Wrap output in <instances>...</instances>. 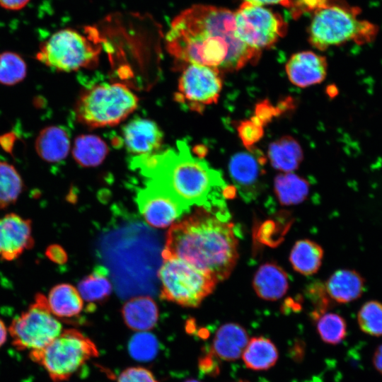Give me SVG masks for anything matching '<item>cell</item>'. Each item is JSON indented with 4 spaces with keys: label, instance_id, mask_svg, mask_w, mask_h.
I'll return each instance as SVG.
<instances>
[{
    "label": "cell",
    "instance_id": "obj_38",
    "mask_svg": "<svg viewBox=\"0 0 382 382\" xmlns=\"http://www.w3.org/2000/svg\"><path fill=\"white\" fill-rule=\"evenodd\" d=\"M46 256L53 262L64 264L67 260V254L64 248L57 244L51 245L46 249Z\"/></svg>",
    "mask_w": 382,
    "mask_h": 382
},
{
    "label": "cell",
    "instance_id": "obj_12",
    "mask_svg": "<svg viewBox=\"0 0 382 382\" xmlns=\"http://www.w3.org/2000/svg\"><path fill=\"white\" fill-rule=\"evenodd\" d=\"M136 200L146 223L156 228L171 225L183 214L188 212L168 192L149 181L138 192Z\"/></svg>",
    "mask_w": 382,
    "mask_h": 382
},
{
    "label": "cell",
    "instance_id": "obj_30",
    "mask_svg": "<svg viewBox=\"0 0 382 382\" xmlns=\"http://www.w3.org/2000/svg\"><path fill=\"white\" fill-rule=\"evenodd\" d=\"M316 319L317 331L324 342L337 345L346 337V321L340 315L335 313H323Z\"/></svg>",
    "mask_w": 382,
    "mask_h": 382
},
{
    "label": "cell",
    "instance_id": "obj_14",
    "mask_svg": "<svg viewBox=\"0 0 382 382\" xmlns=\"http://www.w3.org/2000/svg\"><path fill=\"white\" fill-rule=\"evenodd\" d=\"M32 224L30 219L15 213L0 217V258L11 261L33 247Z\"/></svg>",
    "mask_w": 382,
    "mask_h": 382
},
{
    "label": "cell",
    "instance_id": "obj_8",
    "mask_svg": "<svg viewBox=\"0 0 382 382\" xmlns=\"http://www.w3.org/2000/svg\"><path fill=\"white\" fill-rule=\"evenodd\" d=\"M161 297L184 307H198L215 289L217 279L183 260L163 259L158 272Z\"/></svg>",
    "mask_w": 382,
    "mask_h": 382
},
{
    "label": "cell",
    "instance_id": "obj_40",
    "mask_svg": "<svg viewBox=\"0 0 382 382\" xmlns=\"http://www.w3.org/2000/svg\"><path fill=\"white\" fill-rule=\"evenodd\" d=\"M373 364L374 368L382 374V344L374 352Z\"/></svg>",
    "mask_w": 382,
    "mask_h": 382
},
{
    "label": "cell",
    "instance_id": "obj_27",
    "mask_svg": "<svg viewBox=\"0 0 382 382\" xmlns=\"http://www.w3.org/2000/svg\"><path fill=\"white\" fill-rule=\"evenodd\" d=\"M274 187L279 202L285 206L302 202L309 192L308 182L291 172L277 175L274 178Z\"/></svg>",
    "mask_w": 382,
    "mask_h": 382
},
{
    "label": "cell",
    "instance_id": "obj_32",
    "mask_svg": "<svg viewBox=\"0 0 382 382\" xmlns=\"http://www.w3.org/2000/svg\"><path fill=\"white\" fill-rule=\"evenodd\" d=\"M362 332L371 336H382V303L371 300L365 302L357 314Z\"/></svg>",
    "mask_w": 382,
    "mask_h": 382
},
{
    "label": "cell",
    "instance_id": "obj_37",
    "mask_svg": "<svg viewBox=\"0 0 382 382\" xmlns=\"http://www.w3.org/2000/svg\"><path fill=\"white\" fill-rule=\"evenodd\" d=\"M216 358L212 352L210 354L207 353L200 359L199 362V368L205 374L215 375L219 372Z\"/></svg>",
    "mask_w": 382,
    "mask_h": 382
},
{
    "label": "cell",
    "instance_id": "obj_13",
    "mask_svg": "<svg viewBox=\"0 0 382 382\" xmlns=\"http://www.w3.org/2000/svg\"><path fill=\"white\" fill-rule=\"evenodd\" d=\"M265 161L260 154L250 151L237 153L229 161L231 178L245 202L255 200L260 194Z\"/></svg>",
    "mask_w": 382,
    "mask_h": 382
},
{
    "label": "cell",
    "instance_id": "obj_10",
    "mask_svg": "<svg viewBox=\"0 0 382 382\" xmlns=\"http://www.w3.org/2000/svg\"><path fill=\"white\" fill-rule=\"evenodd\" d=\"M234 18L237 37L259 52L272 46L286 33L287 25L281 16L262 6L243 2Z\"/></svg>",
    "mask_w": 382,
    "mask_h": 382
},
{
    "label": "cell",
    "instance_id": "obj_26",
    "mask_svg": "<svg viewBox=\"0 0 382 382\" xmlns=\"http://www.w3.org/2000/svg\"><path fill=\"white\" fill-rule=\"evenodd\" d=\"M108 151L107 144L100 137L82 134L74 140L72 156L81 166L96 167L104 161Z\"/></svg>",
    "mask_w": 382,
    "mask_h": 382
},
{
    "label": "cell",
    "instance_id": "obj_2",
    "mask_svg": "<svg viewBox=\"0 0 382 382\" xmlns=\"http://www.w3.org/2000/svg\"><path fill=\"white\" fill-rule=\"evenodd\" d=\"M131 165L187 212L196 205L229 215L225 199L234 192V187L226 184L219 170L194 156L185 142L178 141L176 148L164 151L134 157Z\"/></svg>",
    "mask_w": 382,
    "mask_h": 382
},
{
    "label": "cell",
    "instance_id": "obj_21",
    "mask_svg": "<svg viewBox=\"0 0 382 382\" xmlns=\"http://www.w3.org/2000/svg\"><path fill=\"white\" fill-rule=\"evenodd\" d=\"M122 316L125 323L137 332L151 330L158 320V308L149 296L130 299L122 306Z\"/></svg>",
    "mask_w": 382,
    "mask_h": 382
},
{
    "label": "cell",
    "instance_id": "obj_19",
    "mask_svg": "<svg viewBox=\"0 0 382 382\" xmlns=\"http://www.w3.org/2000/svg\"><path fill=\"white\" fill-rule=\"evenodd\" d=\"M330 299L346 303L359 299L365 290V280L356 270L342 269L330 276L325 284Z\"/></svg>",
    "mask_w": 382,
    "mask_h": 382
},
{
    "label": "cell",
    "instance_id": "obj_23",
    "mask_svg": "<svg viewBox=\"0 0 382 382\" xmlns=\"http://www.w3.org/2000/svg\"><path fill=\"white\" fill-rule=\"evenodd\" d=\"M267 155L272 167L284 173L296 170L303 157L300 144L290 136H284L272 142Z\"/></svg>",
    "mask_w": 382,
    "mask_h": 382
},
{
    "label": "cell",
    "instance_id": "obj_41",
    "mask_svg": "<svg viewBox=\"0 0 382 382\" xmlns=\"http://www.w3.org/2000/svg\"><path fill=\"white\" fill-rule=\"evenodd\" d=\"M8 329L4 322L0 319V347L4 345L7 338Z\"/></svg>",
    "mask_w": 382,
    "mask_h": 382
},
{
    "label": "cell",
    "instance_id": "obj_28",
    "mask_svg": "<svg viewBox=\"0 0 382 382\" xmlns=\"http://www.w3.org/2000/svg\"><path fill=\"white\" fill-rule=\"evenodd\" d=\"M108 276L107 269L99 266L85 277L78 285V291L82 299L91 303L105 300L112 289Z\"/></svg>",
    "mask_w": 382,
    "mask_h": 382
},
{
    "label": "cell",
    "instance_id": "obj_35",
    "mask_svg": "<svg viewBox=\"0 0 382 382\" xmlns=\"http://www.w3.org/2000/svg\"><path fill=\"white\" fill-rule=\"evenodd\" d=\"M244 2L254 5L263 6L266 4H280L288 8L299 6L301 11L308 8H319L326 4V0H244ZM301 12V8L299 9Z\"/></svg>",
    "mask_w": 382,
    "mask_h": 382
},
{
    "label": "cell",
    "instance_id": "obj_42",
    "mask_svg": "<svg viewBox=\"0 0 382 382\" xmlns=\"http://www.w3.org/2000/svg\"><path fill=\"white\" fill-rule=\"evenodd\" d=\"M184 382H200V381H199L198 380H196V379L190 378V379L186 380Z\"/></svg>",
    "mask_w": 382,
    "mask_h": 382
},
{
    "label": "cell",
    "instance_id": "obj_39",
    "mask_svg": "<svg viewBox=\"0 0 382 382\" xmlns=\"http://www.w3.org/2000/svg\"><path fill=\"white\" fill-rule=\"evenodd\" d=\"M30 0H0V6L7 10L18 11L24 8Z\"/></svg>",
    "mask_w": 382,
    "mask_h": 382
},
{
    "label": "cell",
    "instance_id": "obj_1",
    "mask_svg": "<svg viewBox=\"0 0 382 382\" xmlns=\"http://www.w3.org/2000/svg\"><path fill=\"white\" fill-rule=\"evenodd\" d=\"M166 46L183 65H204L221 72L255 62L260 54L237 37L233 12L204 4H195L174 18L166 35Z\"/></svg>",
    "mask_w": 382,
    "mask_h": 382
},
{
    "label": "cell",
    "instance_id": "obj_18",
    "mask_svg": "<svg viewBox=\"0 0 382 382\" xmlns=\"http://www.w3.org/2000/svg\"><path fill=\"white\" fill-rule=\"evenodd\" d=\"M253 286L260 298L276 301L281 299L289 289L288 275L279 265L265 262L255 272Z\"/></svg>",
    "mask_w": 382,
    "mask_h": 382
},
{
    "label": "cell",
    "instance_id": "obj_36",
    "mask_svg": "<svg viewBox=\"0 0 382 382\" xmlns=\"http://www.w3.org/2000/svg\"><path fill=\"white\" fill-rule=\"evenodd\" d=\"M117 382H158L154 374L141 366L129 367L119 375Z\"/></svg>",
    "mask_w": 382,
    "mask_h": 382
},
{
    "label": "cell",
    "instance_id": "obj_3",
    "mask_svg": "<svg viewBox=\"0 0 382 382\" xmlns=\"http://www.w3.org/2000/svg\"><path fill=\"white\" fill-rule=\"evenodd\" d=\"M229 216L199 209L171 226L163 259L175 257L214 276L227 279L238 258V239Z\"/></svg>",
    "mask_w": 382,
    "mask_h": 382
},
{
    "label": "cell",
    "instance_id": "obj_17",
    "mask_svg": "<svg viewBox=\"0 0 382 382\" xmlns=\"http://www.w3.org/2000/svg\"><path fill=\"white\" fill-rule=\"evenodd\" d=\"M248 340V335L241 325L225 323L215 333L212 352L220 359L235 361L242 356Z\"/></svg>",
    "mask_w": 382,
    "mask_h": 382
},
{
    "label": "cell",
    "instance_id": "obj_9",
    "mask_svg": "<svg viewBox=\"0 0 382 382\" xmlns=\"http://www.w3.org/2000/svg\"><path fill=\"white\" fill-rule=\"evenodd\" d=\"M62 330L61 323L51 313L46 297L41 294L35 296V301L8 328L13 346L29 352L44 348Z\"/></svg>",
    "mask_w": 382,
    "mask_h": 382
},
{
    "label": "cell",
    "instance_id": "obj_33",
    "mask_svg": "<svg viewBox=\"0 0 382 382\" xmlns=\"http://www.w3.org/2000/svg\"><path fill=\"white\" fill-rule=\"evenodd\" d=\"M129 351L136 360L146 361L153 359L158 351V342L152 334L139 332L130 340Z\"/></svg>",
    "mask_w": 382,
    "mask_h": 382
},
{
    "label": "cell",
    "instance_id": "obj_29",
    "mask_svg": "<svg viewBox=\"0 0 382 382\" xmlns=\"http://www.w3.org/2000/svg\"><path fill=\"white\" fill-rule=\"evenodd\" d=\"M23 183L15 167L0 161V208H6L18 199L22 192Z\"/></svg>",
    "mask_w": 382,
    "mask_h": 382
},
{
    "label": "cell",
    "instance_id": "obj_11",
    "mask_svg": "<svg viewBox=\"0 0 382 382\" xmlns=\"http://www.w3.org/2000/svg\"><path fill=\"white\" fill-rule=\"evenodd\" d=\"M221 88L222 79L218 69L187 64L180 76L174 98L188 109L199 112L217 102Z\"/></svg>",
    "mask_w": 382,
    "mask_h": 382
},
{
    "label": "cell",
    "instance_id": "obj_31",
    "mask_svg": "<svg viewBox=\"0 0 382 382\" xmlns=\"http://www.w3.org/2000/svg\"><path fill=\"white\" fill-rule=\"evenodd\" d=\"M27 65L17 53L4 52L0 54V83L13 86L26 76Z\"/></svg>",
    "mask_w": 382,
    "mask_h": 382
},
{
    "label": "cell",
    "instance_id": "obj_6",
    "mask_svg": "<svg viewBox=\"0 0 382 382\" xmlns=\"http://www.w3.org/2000/svg\"><path fill=\"white\" fill-rule=\"evenodd\" d=\"M377 28L357 18L353 9L326 4L318 8L309 27V42L320 50L349 41L358 44L371 42Z\"/></svg>",
    "mask_w": 382,
    "mask_h": 382
},
{
    "label": "cell",
    "instance_id": "obj_43",
    "mask_svg": "<svg viewBox=\"0 0 382 382\" xmlns=\"http://www.w3.org/2000/svg\"><path fill=\"white\" fill-rule=\"evenodd\" d=\"M238 382H248V381H240Z\"/></svg>",
    "mask_w": 382,
    "mask_h": 382
},
{
    "label": "cell",
    "instance_id": "obj_16",
    "mask_svg": "<svg viewBox=\"0 0 382 382\" xmlns=\"http://www.w3.org/2000/svg\"><path fill=\"white\" fill-rule=\"evenodd\" d=\"M327 70L326 58L311 51L293 54L286 64L289 81L300 88L321 83L326 77Z\"/></svg>",
    "mask_w": 382,
    "mask_h": 382
},
{
    "label": "cell",
    "instance_id": "obj_25",
    "mask_svg": "<svg viewBox=\"0 0 382 382\" xmlns=\"http://www.w3.org/2000/svg\"><path fill=\"white\" fill-rule=\"evenodd\" d=\"M323 250L317 243L302 239L297 241L291 250L289 262L297 272L309 276L316 273L321 266Z\"/></svg>",
    "mask_w": 382,
    "mask_h": 382
},
{
    "label": "cell",
    "instance_id": "obj_4",
    "mask_svg": "<svg viewBox=\"0 0 382 382\" xmlns=\"http://www.w3.org/2000/svg\"><path fill=\"white\" fill-rule=\"evenodd\" d=\"M101 42L98 32L92 27H86L84 34L71 28L62 29L42 43L36 58L59 71L91 69L98 63Z\"/></svg>",
    "mask_w": 382,
    "mask_h": 382
},
{
    "label": "cell",
    "instance_id": "obj_20",
    "mask_svg": "<svg viewBox=\"0 0 382 382\" xmlns=\"http://www.w3.org/2000/svg\"><path fill=\"white\" fill-rule=\"evenodd\" d=\"M71 142L68 132L59 126L43 128L35 141V149L43 161L56 163L64 160L70 150Z\"/></svg>",
    "mask_w": 382,
    "mask_h": 382
},
{
    "label": "cell",
    "instance_id": "obj_7",
    "mask_svg": "<svg viewBox=\"0 0 382 382\" xmlns=\"http://www.w3.org/2000/svg\"><path fill=\"white\" fill-rule=\"evenodd\" d=\"M98 355L95 343L76 329L62 330L44 348L29 352L54 382L69 379L90 359Z\"/></svg>",
    "mask_w": 382,
    "mask_h": 382
},
{
    "label": "cell",
    "instance_id": "obj_22",
    "mask_svg": "<svg viewBox=\"0 0 382 382\" xmlns=\"http://www.w3.org/2000/svg\"><path fill=\"white\" fill-rule=\"evenodd\" d=\"M46 299L51 313L57 318H74L83 308V300L78 289L69 284L55 285Z\"/></svg>",
    "mask_w": 382,
    "mask_h": 382
},
{
    "label": "cell",
    "instance_id": "obj_34",
    "mask_svg": "<svg viewBox=\"0 0 382 382\" xmlns=\"http://www.w3.org/2000/svg\"><path fill=\"white\" fill-rule=\"evenodd\" d=\"M238 132L243 144L250 148L262 136V125L255 118L242 122L238 127Z\"/></svg>",
    "mask_w": 382,
    "mask_h": 382
},
{
    "label": "cell",
    "instance_id": "obj_15",
    "mask_svg": "<svg viewBox=\"0 0 382 382\" xmlns=\"http://www.w3.org/2000/svg\"><path fill=\"white\" fill-rule=\"evenodd\" d=\"M122 139L130 154L134 157L144 156L158 151L163 143V134L155 122L137 117L123 127Z\"/></svg>",
    "mask_w": 382,
    "mask_h": 382
},
{
    "label": "cell",
    "instance_id": "obj_24",
    "mask_svg": "<svg viewBox=\"0 0 382 382\" xmlns=\"http://www.w3.org/2000/svg\"><path fill=\"white\" fill-rule=\"evenodd\" d=\"M279 353L275 345L268 338L252 337L242 354L245 366L253 371H265L277 361Z\"/></svg>",
    "mask_w": 382,
    "mask_h": 382
},
{
    "label": "cell",
    "instance_id": "obj_5",
    "mask_svg": "<svg viewBox=\"0 0 382 382\" xmlns=\"http://www.w3.org/2000/svg\"><path fill=\"white\" fill-rule=\"evenodd\" d=\"M139 99L125 85L105 83L86 89L77 100L76 120L89 128L115 126L137 108Z\"/></svg>",
    "mask_w": 382,
    "mask_h": 382
}]
</instances>
